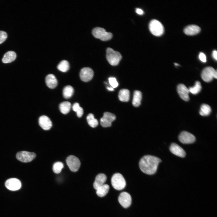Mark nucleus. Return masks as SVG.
Masks as SVG:
<instances>
[{
    "instance_id": "obj_1",
    "label": "nucleus",
    "mask_w": 217,
    "mask_h": 217,
    "mask_svg": "<svg viewBox=\"0 0 217 217\" xmlns=\"http://www.w3.org/2000/svg\"><path fill=\"white\" fill-rule=\"evenodd\" d=\"M161 160L151 155H146L140 160L139 165L141 171L146 174L151 175L156 172L159 163Z\"/></svg>"
},
{
    "instance_id": "obj_2",
    "label": "nucleus",
    "mask_w": 217,
    "mask_h": 217,
    "mask_svg": "<svg viewBox=\"0 0 217 217\" xmlns=\"http://www.w3.org/2000/svg\"><path fill=\"white\" fill-rule=\"evenodd\" d=\"M106 57L108 61L111 65L116 66L118 64L121 59L122 56L119 52L109 47L106 49Z\"/></svg>"
},
{
    "instance_id": "obj_3",
    "label": "nucleus",
    "mask_w": 217,
    "mask_h": 217,
    "mask_svg": "<svg viewBox=\"0 0 217 217\" xmlns=\"http://www.w3.org/2000/svg\"><path fill=\"white\" fill-rule=\"evenodd\" d=\"M149 29L150 32L156 36H161L164 32L163 25L160 22L156 19H153L150 22Z\"/></svg>"
},
{
    "instance_id": "obj_4",
    "label": "nucleus",
    "mask_w": 217,
    "mask_h": 217,
    "mask_svg": "<svg viewBox=\"0 0 217 217\" xmlns=\"http://www.w3.org/2000/svg\"><path fill=\"white\" fill-rule=\"evenodd\" d=\"M111 183L113 187L116 190H121L125 187V180L122 175L119 173L115 174L111 178Z\"/></svg>"
},
{
    "instance_id": "obj_5",
    "label": "nucleus",
    "mask_w": 217,
    "mask_h": 217,
    "mask_svg": "<svg viewBox=\"0 0 217 217\" xmlns=\"http://www.w3.org/2000/svg\"><path fill=\"white\" fill-rule=\"evenodd\" d=\"M92 33L94 37L103 41L109 40L112 37L111 33L107 32L104 29L99 27L94 28Z\"/></svg>"
},
{
    "instance_id": "obj_6",
    "label": "nucleus",
    "mask_w": 217,
    "mask_h": 217,
    "mask_svg": "<svg viewBox=\"0 0 217 217\" xmlns=\"http://www.w3.org/2000/svg\"><path fill=\"white\" fill-rule=\"evenodd\" d=\"M201 77L204 81L209 82L215 78H217V72L213 68L207 67L204 68L201 74Z\"/></svg>"
},
{
    "instance_id": "obj_7",
    "label": "nucleus",
    "mask_w": 217,
    "mask_h": 217,
    "mask_svg": "<svg viewBox=\"0 0 217 217\" xmlns=\"http://www.w3.org/2000/svg\"><path fill=\"white\" fill-rule=\"evenodd\" d=\"M66 162L70 170L73 172L77 171L80 165L79 159L73 155L70 156L67 158Z\"/></svg>"
},
{
    "instance_id": "obj_8",
    "label": "nucleus",
    "mask_w": 217,
    "mask_h": 217,
    "mask_svg": "<svg viewBox=\"0 0 217 217\" xmlns=\"http://www.w3.org/2000/svg\"><path fill=\"white\" fill-rule=\"evenodd\" d=\"M36 156L35 153L26 151L18 152L16 155L17 159L23 162H30Z\"/></svg>"
},
{
    "instance_id": "obj_9",
    "label": "nucleus",
    "mask_w": 217,
    "mask_h": 217,
    "mask_svg": "<svg viewBox=\"0 0 217 217\" xmlns=\"http://www.w3.org/2000/svg\"><path fill=\"white\" fill-rule=\"evenodd\" d=\"M116 119L115 115L110 112H106L104 113L103 116L100 120L101 126L104 127L111 126L112 122Z\"/></svg>"
},
{
    "instance_id": "obj_10",
    "label": "nucleus",
    "mask_w": 217,
    "mask_h": 217,
    "mask_svg": "<svg viewBox=\"0 0 217 217\" xmlns=\"http://www.w3.org/2000/svg\"><path fill=\"white\" fill-rule=\"evenodd\" d=\"M118 201L123 207L126 208L129 207L131 204V197L128 193L123 192L119 195Z\"/></svg>"
},
{
    "instance_id": "obj_11",
    "label": "nucleus",
    "mask_w": 217,
    "mask_h": 217,
    "mask_svg": "<svg viewBox=\"0 0 217 217\" xmlns=\"http://www.w3.org/2000/svg\"><path fill=\"white\" fill-rule=\"evenodd\" d=\"M178 139L181 142L186 144L193 143L196 140V138L193 134L186 131L181 132L179 135Z\"/></svg>"
},
{
    "instance_id": "obj_12",
    "label": "nucleus",
    "mask_w": 217,
    "mask_h": 217,
    "mask_svg": "<svg viewBox=\"0 0 217 217\" xmlns=\"http://www.w3.org/2000/svg\"><path fill=\"white\" fill-rule=\"evenodd\" d=\"M94 72L93 70L89 67H85L82 68L80 73L81 80L83 81L87 82L91 80L93 78Z\"/></svg>"
},
{
    "instance_id": "obj_13",
    "label": "nucleus",
    "mask_w": 217,
    "mask_h": 217,
    "mask_svg": "<svg viewBox=\"0 0 217 217\" xmlns=\"http://www.w3.org/2000/svg\"><path fill=\"white\" fill-rule=\"evenodd\" d=\"M6 188L11 190H16L19 189L21 186L20 181L16 178H11L7 180L5 183Z\"/></svg>"
},
{
    "instance_id": "obj_14",
    "label": "nucleus",
    "mask_w": 217,
    "mask_h": 217,
    "mask_svg": "<svg viewBox=\"0 0 217 217\" xmlns=\"http://www.w3.org/2000/svg\"><path fill=\"white\" fill-rule=\"evenodd\" d=\"M177 92L181 97L184 100L187 101L189 99V91L187 87L183 84H180L177 87Z\"/></svg>"
},
{
    "instance_id": "obj_15",
    "label": "nucleus",
    "mask_w": 217,
    "mask_h": 217,
    "mask_svg": "<svg viewBox=\"0 0 217 217\" xmlns=\"http://www.w3.org/2000/svg\"><path fill=\"white\" fill-rule=\"evenodd\" d=\"M39 123L40 126L44 130H49L52 127V122L47 116L43 115L39 119Z\"/></svg>"
},
{
    "instance_id": "obj_16",
    "label": "nucleus",
    "mask_w": 217,
    "mask_h": 217,
    "mask_svg": "<svg viewBox=\"0 0 217 217\" xmlns=\"http://www.w3.org/2000/svg\"><path fill=\"white\" fill-rule=\"evenodd\" d=\"M171 152L174 154L181 157L186 156V153L183 149L177 144L172 143L170 147Z\"/></svg>"
},
{
    "instance_id": "obj_17",
    "label": "nucleus",
    "mask_w": 217,
    "mask_h": 217,
    "mask_svg": "<svg viewBox=\"0 0 217 217\" xmlns=\"http://www.w3.org/2000/svg\"><path fill=\"white\" fill-rule=\"evenodd\" d=\"M107 177L104 174L100 173L98 174L96 177L94 182L93 187L96 190L99 187L104 184L106 181Z\"/></svg>"
},
{
    "instance_id": "obj_18",
    "label": "nucleus",
    "mask_w": 217,
    "mask_h": 217,
    "mask_svg": "<svg viewBox=\"0 0 217 217\" xmlns=\"http://www.w3.org/2000/svg\"><path fill=\"white\" fill-rule=\"evenodd\" d=\"M200 28L196 25H190L187 26L184 29V32L188 35H193L199 33L200 31Z\"/></svg>"
},
{
    "instance_id": "obj_19",
    "label": "nucleus",
    "mask_w": 217,
    "mask_h": 217,
    "mask_svg": "<svg viewBox=\"0 0 217 217\" xmlns=\"http://www.w3.org/2000/svg\"><path fill=\"white\" fill-rule=\"evenodd\" d=\"M45 82L47 86L51 89L55 88L58 84V81L55 77L52 74H49L46 76Z\"/></svg>"
},
{
    "instance_id": "obj_20",
    "label": "nucleus",
    "mask_w": 217,
    "mask_h": 217,
    "mask_svg": "<svg viewBox=\"0 0 217 217\" xmlns=\"http://www.w3.org/2000/svg\"><path fill=\"white\" fill-rule=\"evenodd\" d=\"M16 58V53L13 51H9L4 55L2 61L4 63H11L14 61Z\"/></svg>"
},
{
    "instance_id": "obj_21",
    "label": "nucleus",
    "mask_w": 217,
    "mask_h": 217,
    "mask_svg": "<svg viewBox=\"0 0 217 217\" xmlns=\"http://www.w3.org/2000/svg\"><path fill=\"white\" fill-rule=\"evenodd\" d=\"M142 98L141 92L138 90L134 91L132 100V104L135 107L139 106L141 104Z\"/></svg>"
},
{
    "instance_id": "obj_22",
    "label": "nucleus",
    "mask_w": 217,
    "mask_h": 217,
    "mask_svg": "<svg viewBox=\"0 0 217 217\" xmlns=\"http://www.w3.org/2000/svg\"><path fill=\"white\" fill-rule=\"evenodd\" d=\"M118 98L122 102H128L130 99V91L127 89H122L119 92Z\"/></svg>"
},
{
    "instance_id": "obj_23",
    "label": "nucleus",
    "mask_w": 217,
    "mask_h": 217,
    "mask_svg": "<svg viewBox=\"0 0 217 217\" xmlns=\"http://www.w3.org/2000/svg\"><path fill=\"white\" fill-rule=\"evenodd\" d=\"M109 189V187L108 185L104 184L96 190V194L100 197H103L108 193Z\"/></svg>"
},
{
    "instance_id": "obj_24",
    "label": "nucleus",
    "mask_w": 217,
    "mask_h": 217,
    "mask_svg": "<svg viewBox=\"0 0 217 217\" xmlns=\"http://www.w3.org/2000/svg\"><path fill=\"white\" fill-rule=\"evenodd\" d=\"M71 103L68 101H64L61 103L59 106L60 112L63 114H66L70 111L71 108Z\"/></svg>"
},
{
    "instance_id": "obj_25",
    "label": "nucleus",
    "mask_w": 217,
    "mask_h": 217,
    "mask_svg": "<svg viewBox=\"0 0 217 217\" xmlns=\"http://www.w3.org/2000/svg\"><path fill=\"white\" fill-rule=\"evenodd\" d=\"M74 92L73 87L70 85H68L64 88L63 91V95L64 98L68 99L73 95Z\"/></svg>"
},
{
    "instance_id": "obj_26",
    "label": "nucleus",
    "mask_w": 217,
    "mask_h": 217,
    "mask_svg": "<svg viewBox=\"0 0 217 217\" xmlns=\"http://www.w3.org/2000/svg\"><path fill=\"white\" fill-rule=\"evenodd\" d=\"M211 111L210 107L207 104H203L200 107L199 113L202 116H206L209 115Z\"/></svg>"
},
{
    "instance_id": "obj_27",
    "label": "nucleus",
    "mask_w": 217,
    "mask_h": 217,
    "mask_svg": "<svg viewBox=\"0 0 217 217\" xmlns=\"http://www.w3.org/2000/svg\"><path fill=\"white\" fill-rule=\"evenodd\" d=\"M86 119L88 124L92 127H96L98 124V120L94 118V115L92 113L88 114Z\"/></svg>"
},
{
    "instance_id": "obj_28",
    "label": "nucleus",
    "mask_w": 217,
    "mask_h": 217,
    "mask_svg": "<svg viewBox=\"0 0 217 217\" xmlns=\"http://www.w3.org/2000/svg\"><path fill=\"white\" fill-rule=\"evenodd\" d=\"M69 64L68 61L63 60L61 61L57 66L58 69L62 72H66L69 70Z\"/></svg>"
},
{
    "instance_id": "obj_29",
    "label": "nucleus",
    "mask_w": 217,
    "mask_h": 217,
    "mask_svg": "<svg viewBox=\"0 0 217 217\" xmlns=\"http://www.w3.org/2000/svg\"><path fill=\"white\" fill-rule=\"evenodd\" d=\"M202 89L200 83L199 81H196L194 86L190 87L188 89L189 92L193 94H197L200 92Z\"/></svg>"
},
{
    "instance_id": "obj_30",
    "label": "nucleus",
    "mask_w": 217,
    "mask_h": 217,
    "mask_svg": "<svg viewBox=\"0 0 217 217\" xmlns=\"http://www.w3.org/2000/svg\"><path fill=\"white\" fill-rule=\"evenodd\" d=\"M63 167V164L61 162H58L54 164L52 168L53 171L55 173L58 174L61 172Z\"/></svg>"
},
{
    "instance_id": "obj_31",
    "label": "nucleus",
    "mask_w": 217,
    "mask_h": 217,
    "mask_svg": "<svg viewBox=\"0 0 217 217\" xmlns=\"http://www.w3.org/2000/svg\"><path fill=\"white\" fill-rule=\"evenodd\" d=\"M108 81L110 84L113 88L117 87L118 85V83L116 78L114 77L109 78Z\"/></svg>"
},
{
    "instance_id": "obj_32",
    "label": "nucleus",
    "mask_w": 217,
    "mask_h": 217,
    "mask_svg": "<svg viewBox=\"0 0 217 217\" xmlns=\"http://www.w3.org/2000/svg\"><path fill=\"white\" fill-rule=\"evenodd\" d=\"M7 37V33L3 31H0V44L2 43Z\"/></svg>"
},
{
    "instance_id": "obj_33",
    "label": "nucleus",
    "mask_w": 217,
    "mask_h": 217,
    "mask_svg": "<svg viewBox=\"0 0 217 217\" xmlns=\"http://www.w3.org/2000/svg\"><path fill=\"white\" fill-rule=\"evenodd\" d=\"M200 60L203 62H205L206 61V57L205 54L202 52H200L199 56Z\"/></svg>"
},
{
    "instance_id": "obj_34",
    "label": "nucleus",
    "mask_w": 217,
    "mask_h": 217,
    "mask_svg": "<svg viewBox=\"0 0 217 217\" xmlns=\"http://www.w3.org/2000/svg\"><path fill=\"white\" fill-rule=\"evenodd\" d=\"M77 116L79 118L81 117L83 115V108L80 107L76 112Z\"/></svg>"
},
{
    "instance_id": "obj_35",
    "label": "nucleus",
    "mask_w": 217,
    "mask_h": 217,
    "mask_svg": "<svg viewBox=\"0 0 217 217\" xmlns=\"http://www.w3.org/2000/svg\"><path fill=\"white\" fill-rule=\"evenodd\" d=\"M80 107L79 104L76 102L73 104L72 106V109L74 111L76 112Z\"/></svg>"
},
{
    "instance_id": "obj_36",
    "label": "nucleus",
    "mask_w": 217,
    "mask_h": 217,
    "mask_svg": "<svg viewBox=\"0 0 217 217\" xmlns=\"http://www.w3.org/2000/svg\"><path fill=\"white\" fill-rule=\"evenodd\" d=\"M212 56L213 58L216 61L217 60V52L216 50H214L212 52Z\"/></svg>"
},
{
    "instance_id": "obj_37",
    "label": "nucleus",
    "mask_w": 217,
    "mask_h": 217,
    "mask_svg": "<svg viewBox=\"0 0 217 217\" xmlns=\"http://www.w3.org/2000/svg\"><path fill=\"white\" fill-rule=\"evenodd\" d=\"M136 11L137 14L140 15L143 14V10L139 8H136Z\"/></svg>"
},
{
    "instance_id": "obj_38",
    "label": "nucleus",
    "mask_w": 217,
    "mask_h": 217,
    "mask_svg": "<svg viewBox=\"0 0 217 217\" xmlns=\"http://www.w3.org/2000/svg\"><path fill=\"white\" fill-rule=\"evenodd\" d=\"M107 88L109 91H112L114 90V88L112 87H109L107 86Z\"/></svg>"
},
{
    "instance_id": "obj_39",
    "label": "nucleus",
    "mask_w": 217,
    "mask_h": 217,
    "mask_svg": "<svg viewBox=\"0 0 217 217\" xmlns=\"http://www.w3.org/2000/svg\"><path fill=\"white\" fill-rule=\"evenodd\" d=\"M174 64L176 66H179V64L176 63H175Z\"/></svg>"
}]
</instances>
